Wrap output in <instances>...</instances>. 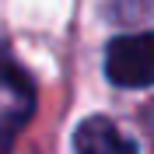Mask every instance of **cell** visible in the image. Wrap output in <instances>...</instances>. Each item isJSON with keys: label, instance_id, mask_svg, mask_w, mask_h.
<instances>
[{"label": "cell", "instance_id": "cell-2", "mask_svg": "<svg viewBox=\"0 0 154 154\" xmlns=\"http://www.w3.org/2000/svg\"><path fill=\"white\" fill-rule=\"evenodd\" d=\"M74 147H77V154H137L133 140H126L116 130V123H109L102 116H91L77 126Z\"/></svg>", "mask_w": 154, "mask_h": 154}, {"label": "cell", "instance_id": "cell-3", "mask_svg": "<svg viewBox=\"0 0 154 154\" xmlns=\"http://www.w3.org/2000/svg\"><path fill=\"white\" fill-rule=\"evenodd\" d=\"M0 84H7L11 91H21V98H32V81L25 77V70L4 56H0Z\"/></svg>", "mask_w": 154, "mask_h": 154}, {"label": "cell", "instance_id": "cell-1", "mask_svg": "<svg viewBox=\"0 0 154 154\" xmlns=\"http://www.w3.org/2000/svg\"><path fill=\"white\" fill-rule=\"evenodd\" d=\"M105 74L119 88H147L154 84V35H119L105 49Z\"/></svg>", "mask_w": 154, "mask_h": 154}, {"label": "cell", "instance_id": "cell-4", "mask_svg": "<svg viewBox=\"0 0 154 154\" xmlns=\"http://www.w3.org/2000/svg\"><path fill=\"white\" fill-rule=\"evenodd\" d=\"M151 123H154V109H151Z\"/></svg>", "mask_w": 154, "mask_h": 154}]
</instances>
